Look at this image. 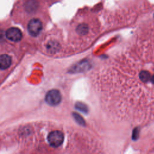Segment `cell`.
Returning <instances> with one entry per match:
<instances>
[{
  "mask_svg": "<svg viewBox=\"0 0 154 154\" xmlns=\"http://www.w3.org/2000/svg\"><path fill=\"white\" fill-rule=\"evenodd\" d=\"M76 31L79 35H84L88 31V26L87 25L82 23L78 25L76 28Z\"/></svg>",
  "mask_w": 154,
  "mask_h": 154,
  "instance_id": "7",
  "label": "cell"
},
{
  "mask_svg": "<svg viewBox=\"0 0 154 154\" xmlns=\"http://www.w3.org/2000/svg\"><path fill=\"white\" fill-rule=\"evenodd\" d=\"M4 35V34L3 31H1V30H0V40L2 39V38H3Z\"/></svg>",
  "mask_w": 154,
  "mask_h": 154,
  "instance_id": "8",
  "label": "cell"
},
{
  "mask_svg": "<svg viewBox=\"0 0 154 154\" xmlns=\"http://www.w3.org/2000/svg\"><path fill=\"white\" fill-rule=\"evenodd\" d=\"M11 63V58L7 55H0V69L4 70L8 68Z\"/></svg>",
  "mask_w": 154,
  "mask_h": 154,
  "instance_id": "5",
  "label": "cell"
},
{
  "mask_svg": "<svg viewBox=\"0 0 154 154\" xmlns=\"http://www.w3.org/2000/svg\"><path fill=\"white\" fill-rule=\"evenodd\" d=\"M48 141L52 147H58L63 143L64 134L60 131H52L48 136Z\"/></svg>",
  "mask_w": 154,
  "mask_h": 154,
  "instance_id": "1",
  "label": "cell"
},
{
  "mask_svg": "<svg viewBox=\"0 0 154 154\" xmlns=\"http://www.w3.org/2000/svg\"><path fill=\"white\" fill-rule=\"evenodd\" d=\"M45 100L49 105H57L61 100V95L60 92L58 90L55 89L49 90L46 95Z\"/></svg>",
  "mask_w": 154,
  "mask_h": 154,
  "instance_id": "2",
  "label": "cell"
},
{
  "mask_svg": "<svg viewBox=\"0 0 154 154\" xmlns=\"http://www.w3.org/2000/svg\"><path fill=\"white\" fill-rule=\"evenodd\" d=\"M25 9L28 13L34 12L35 11L38 7V3L35 0H28L25 4Z\"/></svg>",
  "mask_w": 154,
  "mask_h": 154,
  "instance_id": "6",
  "label": "cell"
},
{
  "mask_svg": "<svg viewBox=\"0 0 154 154\" xmlns=\"http://www.w3.org/2000/svg\"><path fill=\"white\" fill-rule=\"evenodd\" d=\"M42 23L38 19H31L28 24V31L33 37L38 35L42 29Z\"/></svg>",
  "mask_w": 154,
  "mask_h": 154,
  "instance_id": "3",
  "label": "cell"
},
{
  "mask_svg": "<svg viewBox=\"0 0 154 154\" xmlns=\"http://www.w3.org/2000/svg\"><path fill=\"white\" fill-rule=\"evenodd\" d=\"M5 36L10 40L17 42L21 40L22 37V33L19 28L12 27L6 31Z\"/></svg>",
  "mask_w": 154,
  "mask_h": 154,
  "instance_id": "4",
  "label": "cell"
}]
</instances>
